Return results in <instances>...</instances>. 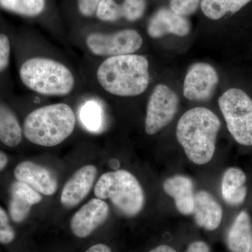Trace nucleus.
Segmentation results:
<instances>
[{
    "label": "nucleus",
    "mask_w": 252,
    "mask_h": 252,
    "mask_svg": "<svg viewBox=\"0 0 252 252\" xmlns=\"http://www.w3.org/2000/svg\"><path fill=\"white\" fill-rule=\"evenodd\" d=\"M163 189L167 195L175 200L176 207L181 214H193L195 195L193 182L186 176L176 175L167 179Z\"/></svg>",
    "instance_id": "17"
},
{
    "label": "nucleus",
    "mask_w": 252,
    "mask_h": 252,
    "mask_svg": "<svg viewBox=\"0 0 252 252\" xmlns=\"http://www.w3.org/2000/svg\"><path fill=\"white\" fill-rule=\"evenodd\" d=\"M252 0H202V11L207 18L219 20L238 12Z\"/></svg>",
    "instance_id": "23"
},
{
    "label": "nucleus",
    "mask_w": 252,
    "mask_h": 252,
    "mask_svg": "<svg viewBox=\"0 0 252 252\" xmlns=\"http://www.w3.org/2000/svg\"><path fill=\"white\" fill-rule=\"evenodd\" d=\"M102 0H75L78 16L83 20L95 18L96 11Z\"/></svg>",
    "instance_id": "25"
},
{
    "label": "nucleus",
    "mask_w": 252,
    "mask_h": 252,
    "mask_svg": "<svg viewBox=\"0 0 252 252\" xmlns=\"http://www.w3.org/2000/svg\"><path fill=\"white\" fill-rule=\"evenodd\" d=\"M247 177L245 172L238 167H230L225 170L221 182V193L223 200L228 205H241L246 198Z\"/></svg>",
    "instance_id": "18"
},
{
    "label": "nucleus",
    "mask_w": 252,
    "mask_h": 252,
    "mask_svg": "<svg viewBox=\"0 0 252 252\" xmlns=\"http://www.w3.org/2000/svg\"><path fill=\"white\" fill-rule=\"evenodd\" d=\"M94 193L101 200H110L119 212L129 217L138 215L145 201L140 182L124 170L103 174L96 183Z\"/></svg>",
    "instance_id": "6"
},
{
    "label": "nucleus",
    "mask_w": 252,
    "mask_h": 252,
    "mask_svg": "<svg viewBox=\"0 0 252 252\" xmlns=\"http://www.w3.org/2000/svg\"><path fill=\"white\" fill-rule=\"evenodd\" d=\"M11 41L5 33L0 32V74L9 67L11 58Z\"/></svg>",
    "instance_id": "26"
},
{
    "label": "nucleus",
    "mask_w": 252,
    "mask_h": 252,
    "mask_svg": "<svg viewBox=\"0 0 252 252\" xmlns=\"http://www.w3.org/2000/svg\"><path fill=\"white\" fill-rule=\"evenodd\" d=\"M42 196L29 185L20 181L14 182L11 187L9 215L16 223L26 220L33 205L40 203Z\"/></svg>",
    "instance_id": "15"
},
{
    "label": "nucleus",
    "mask_w": 252,
    "mask_h": 252,
    "mask_svg": "<svg viewBox=\"0 0 252 252\" xmlns=\"http://www.w3.org/2000/svg\"><path fill=\"white\" fill-rule=\"evenodd\" d=\"M147 31L149 36L154 39L167 34L185 36L190 32V23L187 18L175 14L171 9L162 8L150 18Z\"/></svg>",
    "instance_id": "14"
},
{
    "label": "nucleus",
    "mask_w": 252,
    "mask_h": 252,
    "mask_svg": "<svg viewBox=\"0 0 252 252\" xmlns=\"http://www.w3.org/2000/svg\"><path fill=\"white\" fill-rule=\"evenodd\" d=\"M66 39L68 47L72 46L84 57L92 59L137 54L144 44L143 37L137 30L107 31L89 23L70 30Z\"/></svg>",
    "instance_id": "3"
},
{
    "label": "nucleus",
    "mask_w": 252,
    "mask_h": 252,
    "mask_svg": "<svg viewBox=\"0 0 252 252\" xmlns=\"http://www.w3.org/2000/svg\"><path fill=\"white\" fill-rule=\"evenodd\" d=\"M193 215L199 226L207 230H215L220 224L223 210L211 194L201 190L195 195Z\"/></svg>",
    "instance_id": "16"
},
{
    "label": "nucleus",
    "mask_w": 252,
    "mask_h": 252,
    "mask_svg": "<svg viewBox=\"0 0 252 252\" xmlns=\"http://www.w3.org/2000/svg\"><path fill=\"white\" fill-rule=\"evenodd\" d=\"M78 67L86 91L100 99L106 96L137 97L147 91L150 82L149 63L143 55H122L104 59L82 56Z\"/></svg>",
    "instance_id": "2"
},
{
    "label": "nucleus",
    "mask_w": 252,
    "mask_h": 252,
    "mask_svg": "<svg viewBox=\"0 0 252 252\" xmlns=\"http://www.w3.org/2000/svg\"><path fill=\"white\" fill-rule=\"evenodd\" d=\"M147 8L146 0H102L99 3L95 18L102 23H114L124 20L133 23L142 18Z\"/></svg>",
    "instance_id": "11"
},
{
    "label": "nucleus",
    "mask_w": 252,
    "mask_h": 252,
    "mask_svg": "<svg viewBox=\"0 0 252 252\" xmlns=\"http://www.w3.org/2000/svg\"><path fill=\"white\" fill-rule=\"evenodd\" d=\"M82 104L79 113V117L83 125L87 130H99L102 122V101L94 94L86 91L81 96Z\"/></svg>",
    "instance_id": "21"
},
{
    "label": "nucleus",
    "mask_w": 252,
    "mask_h": 252,
    "mask_svg": "<svg viewBox=\"0 0 252 252\" xmlns=\"http://www.w3.org/2000/svg\"><path fill=\"white\" fill-rule=\"evenodd\" d=\"M219 83L216 69L205 63L190 66L184 82L183 94L191 101H205L212 97Z\"/></svg>",
    "instance_id": "9"
},
{
    "label": "nucleus",
    "mask_w": 252,
    "mask_h": 252,
    "mask_svg": "<svg viewBox=\"0 0 252 252\" xmlns=\"http://www.w3.org/2000/svg\"><path fill=\"white\" fill-rule=\"evenodd\" d=\"M97 170L93 165L81 167L66 182L61 195V204L66 208H73L90 193L95 180Z\"/></svg>",
    "instance_id": "12"
},
{
    "label": "nucleus",
    "mask_w": 252,
    "mask_h": 252,
    "mask_svg": "<svg viewBox=\"0 0 252 252\" xmlns=\"http://www.w3.org/2000/svg\"><path fill=\"white\" fill-rule=\"evenodd\" d=\"M220 119L205 107H195L185 112L179 120L176 135L190 161L205 165L212 160L216 148Z\"/></svg>",
    "instance_id": "5"
},
{
    "label": "nucleus",
    "mask_w": 252,
    "mask_h": 252,
    "mask_svg": "<svg viewBox=\"0 0 252 252\" xmlns=\"http://www.w3.org/2000/svg\"><path fill=\"white\" fill-rule=\"evenodd\" d=\"M200 0H170V9L180 16H190L198 9Z\"/></svg>",
    "instance_id": "24"
},
{
    "label": "nucleus",
    "mask_w": 252,
    "mask_h": 252,
    "mask_svg": "<svg viewBox=\"0 0 252 252\" xmlns=\"http://www.w3.org/2000/svg\"><path fill=\"white\" fill-rule=\"evenodd\" d=\"M86 252H112V250L104 244H97L91 247Z\"/></svg>",
    "instance_id": "29"
},
{
    "label": "nucleus",
    "mask_w": 252,
    "mask_h": 252,
    "mask_svg": "<svg viewBox=\"0 0 252 252\" xmlns=\"http://www.w3.org/2000/svg\"><path fill=\"white\" fill-rule=\"evenodd\" d=\"M29 39L18 69L26 89L41 97L79 98L85 94L79 67L64 51L39 34Z\"/></svg>",
    "instance_id": "1"
},
{
    "label": "nucleus",
    "mask_w": 252,
    "mask_h": 252,
    "mask_svg": "<svg viewBox=\"0 0 252 252\" xmlns=\"http://www.w3.org/2000/svg\"><path fill=\"white\" fill-rule=\"evenodd\" d=\"M227 245L231 252H250L252 223L248 212H241L235 218L227 235Z\"/></svg>",
    "instance_id": "19"
},
{
    "label": "nucleus",
    "mask_w": 252,
    "mask_h": 252,
    "mask_svg": "<svg viewBox=\"0 0 252 252\" xmlns=\"http://www.w3.org/2000/svg\"><path fill=\"white\" fill-rule=\"evenodd\" d=\"M179 106L177 94L170 87L158 84L149 97L144 128L149 135L157 133L172 122Z\"/></svg>",
    "instance_id": "8"
},
{
    "label": "nucleus",
    "mask_w": 252,
    "mask_h": 252,
    "mask_svg": "<svg viewBox=\"0 0 252 252\" xmlns=\"http://www.w3.org/2000/svg\"><path fill=\"white\" fill-rule=\"evenodd\" d=\"M227 128L238 144L252 146V99L242 89H228L219 99Z\"/></svg>",
    "instance_id": "7"
},
{
    "label": "nucleus",
    "mask_w": 252,
    "mask_h": 252,
    "mask_svg": "<svg viewBox=\"0 0 252 252\" xmlns=\"http://www.w3.org/2000/svg\"><path fill=\"white\" fill-rule=\"evenodd\" d=\"M8 163V157L3 152H1L0 151V172L1 170H4L5 167L6 166Z\"/></svg>",
    "instance_id": "31"
},
{
    "label": "nucleus",
    "mask_w": 252,
    "mask_h": 252,
    "mask_svg": "<svg viewBox=\"0 0 252 252\" xmlns=\"http://www.w3.org/2000/svg\"><path fill=\"white\" fill-rule=\"evenodd\" d=\"M16 180L29 185L42 195H52L58 189L56 177L49 169L32 161L18 164L14 170Z\"/></svg>",
    "instance_id": "13"
},
{
    "label": "nucleus",
    "mask_w": 252,
    "mask_h": 252,
    "mask_svg": "<svg viewBox=\"0 0 252 252\" xmlns=\"http://www.w3.org/2000/svg\"><path fill=\"white\" fill-rule=\"evenodd\" d=\"M186 252H210V250L206 243L196 241L190 244Z\"/></svg>",
    "instance_id": "28"
},
{
    "label": "nucleus",
    "mask_w": 252,
    "mask_h": 252,
    "mask_svg": "<svg viewBox=\"0 0 252 252\" xmlns=\"http://www.w3.org/2000/svg\"><path fill=\"white\" fill-rule=\"evenodd\" d=\"M23 128L15 113L0 102V140L9 147H17L23 138Z\"/></svg>",
    "instance_id": "20"
},
{
    "label": "nucleus",
    "mask_w": 252,
    "mask_h": 252,
    "mask_svg": "<svg viewBox=\"0 0 252 252\" xmlns=\"http://www.w3.org/2000/svg\"><path fill=\"white\" fill-rule=\"evenodd\" d=\"M149 252H177L175 249L168 245H160L151 250Z\"/></svg>",
    "instance_id": "30"
},
{
    "label": "nucleus",
    "mask_w": 252,
    "mask_h": 252,
    "mask_svg": "<svg viewBox=\"0 0 252 252\" xmlns=\"http://www.w3.org/2000/svg\"><path fill=\"white\" fill-rule=\"evenodd\" d=\"M250 252H252V248H251V250H250Z\"/></svg>",
    "instance_id": "32"
},
{
    "label": "nucleus",
    "mask_w": 252,
    "mask_h": 252,
    "mask_svg": "<svg viewBox=\"0 0 252 252\" xmlns=\"http://www.w3.org/2000/svg\"><path fill=\"white\" fill-rule=\"evenodd\" d=\"M1 9L28 18H40L45 16L48 0H0Z\"/></svg>",
    "instance_id": "22"
},
{
    "label": "nucleus",
    "mask_w": 252,
    "mask_h": 252,
    "mask_svg": "<svg viewBox=\"0 0 252 252\" xmlns=\"http://www.w3.org/2000/svg\"><path fill=\"white\" fill-rule=\"evenodd\" d=\"M77 123V114L67 102L44 104L28 114L23 122V135L36 145L56 147L72 135Z\"/></svg>",
    "instance_id": "4"
},
{
    "label": "nucleus",
    "mask_w": 252,
    "mask_h": 252,
    "mask_svg": "<svg viewBox=\"0 0 252 252\" xmlns=\"http://www.w3.org/2000/svg\"><path fill=\"white\" fill-rule=\"evenodd\" d=\"M15 237L16 233L9 224L7 214L0 207V243L6 245L11 243Z\"/></svg>",
    "instance_id": "27"
},
{
    "label": "nucleus",
    "mask_w": 252,
    "mask_h": 252,
    "mask_svg": "<svg viewBox=\"0 0 252 252\" xmlns=\"http://www.w3.org/2000/svg\"><path fill=\"white\" fill-rule=\"evenodd\" d=\"M108 205L99 198H94L81 207L72 217L70 229L79 238H85L92 234L109 216Z\"/></svg>",
    "instance_id": "10"
}]
</instances>
